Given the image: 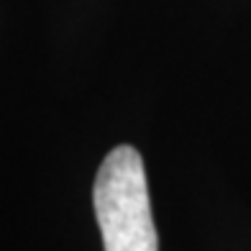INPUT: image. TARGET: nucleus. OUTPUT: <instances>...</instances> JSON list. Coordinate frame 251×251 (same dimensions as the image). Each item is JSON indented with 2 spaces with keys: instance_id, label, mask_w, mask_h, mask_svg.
<instances>
[{
  "instance_id": "f257e3e1",
  "label": "nucleus",
  "mask_w": 251,
  "mask_h": 251,
  "mask_svg": "<svg viewBox=\"0 0 251 251\" xmlns=\"http://www.w3.org/2000/svg\"><path fill=\"white\" fill-rule=\"evenodd\" d=\"M93 208L105 251H159L144 159L133 146H116L102 159Z\"/></svg>"
}]
</instances>
